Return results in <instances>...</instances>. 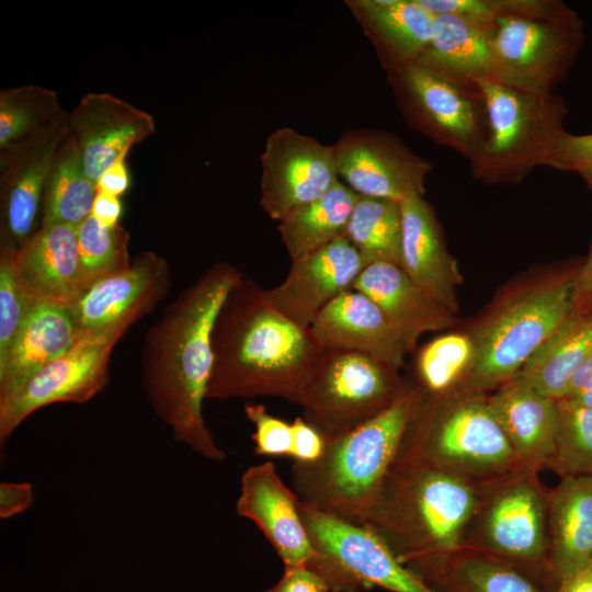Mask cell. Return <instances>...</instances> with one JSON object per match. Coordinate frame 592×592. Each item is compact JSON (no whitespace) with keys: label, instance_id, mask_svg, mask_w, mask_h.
I'll use <instances>...</instances> for the list:
<instances>
[{"label":"cell","instance_id":"cell-50","mask_svg":"<svg viewBox=\"0 0 592 592\" xmlns=\"http://www.w3.org/2000/svg\"><path fill=\"white\" fill-rule=\"evenodd\" d=\"M589 566H591V567H592V560L590 561Z\"/></svg>","mask_w":592,"mask_h":592},{"label":"cell","instance_id":"cell-41","mask_svg":"<svg viewBox=\"0 0 592 592\" xmlns=\"http://www.w3.org/2000/svg\"><path fill=\"white\" fill-rule=\"evenodd\" d=\"M548 167L578 174L592 172V134L560 137Z\"/></svg>","mask_w":592,"mask_h":592},{"label":"cell","instance_id":"cell-5","mask_svg":"<svg viewBox=\"0 0 592 592\" xmlns=\"http://www.w3.org/2000/svg\"><path fill=\"white\" fill-rule=\"evenodd\" d=\"M417 392L408 384L385 411L327 442L319 460L294 463L291 481L300 502L362 525L395 462Z\"/></svg>","mask_w":592,"mask_h":592},{"label":"cell","instance_id":"cell-17","mask_svg":"<svg viewBox=\"0 0 592 592\" xmlns=\"http://www.w3.org/2000/svg\"><path fill=\"white\" fill-rule=\"evenodd\" d=\"M365 264L351 242L340 237L292 261L284 281L266 289L273 306L298 326L309 328L317 315L353 285Z\"/></svg>","mask_w":592,"mask_h":592},{"label":"cell","instance_id":"cell-2","mask_svg":"<svg viewBox=\"0 0 592 592\" xmlns=\"http://www.w3.org/2000/svg\"><path fill=\"white\" fill-rule=\"evenodd\" d=\"M213 364L206 399L272 396L300 403L323 350L244 274L213 325Z\"/></svg>","mask_w":592,"mask_h":592},{"label":"cell","instance_id":"cell-39","mask_svg":"<svg viewBox=\"0 0 592 592\" xmlns=\"http://www.w3.org/2000/svg\"><path fill=\"white\" fill-rule=\"evenodd\" d=\"M16 247L2 244L0 252V357L5 354L35 306L23 291L16 274Z\"/></svg>","mask_w":592,"mask_h":592},{"label":"cell","instance_id":"cell-15","mask_svg":"<svg viewBox=\"0 0 592 592\" xmlns=\"http://www.w3.org/2000/svg\"><path fill=\"white\" fill-rule=\"evenodd\" d=\"M332 145L339 180L357 195L399 203L424 196L432 164L395 134L369 127L349 129Z\"/></svg>","mask_w":592,"mask_h":592},{"label":"cell","instance_id":"cell-44","mask_svg":"<svg viewBox=\"0 0 592 592\" xmlns=\"http://www.w3.org/2000/svg\"><path fill=\"white\" fill-rule=\"evenodd\" d=\"M33 503V487L30 482L0 483V517L10 519L31 508Z\"/></svg>","mask_w":592,"mask_h":592},{"label":"cell","instance_id":"cell-13","mask_svg":"<svg viewBox=\"0 0 592 592\" xmlns=\"http://www.w3.org/2000/svg\"><path fill=\"white\" fill-rule=\"evenodd\" d=\"M386 79L410 128L468 161L478 156L487 130L480 94H471L418 64L387 71Z\"/></svg>","mask_w":592,"mask_h":592},{"label":"cell","instance_id":"cell-10","mask_svg":"<svg viewBox=\"0 0 592 592\" xmlns=\"http://www.w3.org/2000/svg\"><path fill=\"white\" fill-rule=\"evenodd\" d=\"M407 386L398 369L367 355L323 350L301 396V417L329 442L385 411Z\"/></svg>","mask_w":592,"mask_h":592},{"label":"cell","instance_id":"cell-24","mask_svg":"<svg viewBox=\"0 0 592 592\" xmlns=\"http://www.w3.org/2000/svg\"><path fill=\"white\" fill-rule=\"evenodd\" d=\"M592 560V478L561 477L549 490L545 592Z\"/></svg>","mask_w":592,"mask_h":592},{"label":"cell","instance_id":"cell-18","mask_svg":"<svg viewBox=\"0 0 592 592\" xmlns=\"http://www.w3.org/2000/svg\"><path fill=\"white\" fill-rule=\"evenodd\" d=\"M87 175L95 184L113 163L155 133L153 117L105 92L84 94L68 116Z\"/></svg>","mask_w":592,"mask_h":592},{"label":"cell","instance_id":"cell-8","mask_svg":"<svg viewBox=\"0 0 592 592\" xmlns=\"http://www.w3.org/2000/svg\"><path fill=\"white\" fill-rule=\"evenodd\" d=\"M574 306L576 272L548 278L506 299L470 333L475 358L459 388L490 394L511 380Z\"/></svg>","mask_w":592,"mask_h":592},{"label":"cell","instance_id":"cell-25","mask_svg":"<svg viewBox=\"0 0 592 592\" xmlns=\"http://www.w3.org/2000/svg\"><path fill=\"white\" fill-rule=\"evenodd\" d=\"M489 402L524 467L548 468L558 435L557 401L511 379L489 394Z\"/></svg>","mask_w":592,"mask_h":592},{"label":"cell","instance_id":"cell-32","mask_svg":"<svg viewBox=\"0 0 592 592\" xmlns=\"http://www.w3.org/2000/svg\"><path fill=\"white\" fill-rule=\"evenodd\" d=\"M357 196L339 180L325 195L278 221L277 230L292 261L342 237Z\"/></svg>","mask_w":592,"mask_h":592},{"label":"cell","instance_id":"cell-33","mask_svg":"<svg viewBox=\"0 0 592 592\" xmlns=\"http://www.w3.org/2000/svg\"><path fill=\"white\" fill-rule=\"evenodd\" d=\"M95 194L96 184L87 175L80 150L68 130L46 182L41 226L78 227L91 215Z\"/></svg>","mask_w":592,"mask_h":592},{"label":"cell","instance_id":"cell-29","mask_svg":"<svg viewBox=\"0 0 592 592\" xmlns=\"http://www.w3.org/2000/svg\"><path fill=\"white\" fill-rule=\"evenodd\" d=\"M491 31L453 14L433 15L430 42L414 64L479 95L477 81L490 79Z\"/></svg>","mask_w":592,"mask_h":592},{"label":"cell","instance_id":"cell-35","mask_svg":"<svg viewBox=\"0 0 592 592\" xmlns=\"http://www.w3.org/2000/svg\"><path fill=\"white\" fill-rule=\"evenodd\" d=\"M475 358L470 334L447 333L426 343L417 354L414 385L426 395H443L460 387Z\"/></svg>","mask_w":592,"mask_h":592},{"label":"cell","instance_id":"cell-47","mask_svg":"<svg viewBox=\"0 0 592 592\" xmlns=\"http://www.w3.org/2000/svg\"><path fill=\"white\" fill-rule=\"evenodd\" d=\"M123 205L119 197L107 194L96 189L91 215L107 227H115L119 224Z\"/></svg>","mask_w":592,"mask_h":592},{"label":"cell","instance_id":"cell-42","mask_svg":"<svg viewBox=\"0 0 592 592\" xmlns=\"http://www.w3.org/2000/svg\"><path fill=\"white\" fill-rule=\"evenodd\" d=\"M326 444L323 436L303 417H296L293 420L289 457L294 459V463H316L322 457Z\"/></svg>","mask_w":592,"mask_h":592},{"label":"cell","instance_id":"cell-20","mask_svg":"<svg viewBox=\"0 0 592 592\" xmlns=\"http://www.w3.org/2000/svg\"><path fill=\"white\" fill-rule=\"evenodd\" d=\"M170 285L168 262L146 251L126 270L90 286L68 309L77 329L86 333L122 318H141L167 295Z\"/></svg>","mask_w":592,"mask_h":592},{"label":"cell","instance_id":"cell-7","mask_svg":"<svg viewBox=\"0 0 592 592\" xmlns=\"http://www.w3.org/2000/svg\"><path fill=\"white\" fill-rule=\"evenodd\" d=\"M486 114V138L469 161L471 177L486 184H516L549 164L566 132L565 100L521 91L491 79L477 81Z\"/></svg>","mask_w":592,"mask_h":592},{"label":"cell","instance_id":"cell-46","mask_svg":"<svg viewBox=\"0 0 592 592\" xmlns=\"http://www.w3.org/2000/svg\"><path fill=\"white\" fill-rule=\"evenodd\" d=\"M130 179L126 166V159L110 166L96 182V189L107 194L119 197L129 187Z\"/></svg>","mask_w":592,"mask_h":592},{"label":"cell","instance_id":"cell-4","mask_svg":"<svg viewBox=\"0 0 592 592\" xmlns=\"http://www.w3.org/2000/svg\"><path fill=\"white\" fill-rule=\"evenodd\" d=\"M417 390L395 460L430 465L479 486L526 469L492 411L488 392Z\"/></svg>","mask_w":592,"mask_h":592},{"label":"cell","instance_id":"cell-36","mask_svg":"<svg viewBox=\"0 0 592 592\" xmlns=\"http://www.w3.org/2000/svg\"><path fill=\"white\" fill-rule=\"evenodd\" d=\"M67 113L55 91L25 84L0 92V148L33 136Z\"/></svg>","mask_w":592,"mask_h":592},{"label":"cell","instance_id":"cell-38","mask_svg":"<svg viewBox=\"0 0 592 592\" xmlns=\"http://www.w3.org/2000/svg\"><path fill=\"white\" fill-rule=\"evenodd\" d=\"M557 401L558 435L548 469L561 477L592 478V408Z\"/></svg>","mask_w":592,"mask_h":592},{"label":"cell","instance_id":"cell-49","mask_svg":"<svg viewBox=\"0 0 592 592\" xmlns=\"http://www.w3.org/2000/svg\"><path fill=\"white\" fill-rule=\"evenodd\" d=\"M551 592H592V567L582 570L563 580Z\"/></svg>","mask_w":592,"mask_h":592},{"label":"cell","instance_id":"cell-31","mask_svg":"<svg viewBox=\"0 0 592 592\" xmlns=\"http://www.w3.org/2000/svg\"><path fill=\"white\" fill-rule=\"evenodd\" d=\"M592 351V314L573 310L512 378L553 400L565 397L568 384Z\"/></svg>","mask_w":592,"mask_h":592},{"label":"cell","instance_id":"cell-22","mask_svg":"<svg viewBox=\"0 0 592 592\" xmlns=\"http://www.w3.org/2000/svg\"><path fill=\"white\" fill-rule=\"evenodd\" d=\"M400 267L433 300L455 315L463 277L448 253L432 206L421 195L400 203Z\"/></svg>","mask_w":592,"mask_h":592},{"label":"cell","instance_id":"cell-19","mask_svg":"<svg viewBox=\"0 0 592 592\" xmlns=\"http://www.w3.org/2000/svg\"><path fill=\"white\" fill-rule=\"evenodd\" d=\"M299 508L298 496L272 462L250 466L242 474L236 512L257 525L284 567L307 566L316 555Z\"/></svg>","mask_w":592,"mask_h":592},{"label":"cell","instance_id":"cell-34","mask_svg":"<svg viewBox=\"0 0 592 592\" xmlns=\"http://www.w3.org/2000/svg\"><path fill=\"white\" fill-rule=\"evenodd\" d=\"M343 236L360 253L365 266L377 262L400 266V203L358 195Z\"/></svg>","mask_w":592,"mask_h":592},{"label":"cell","instance_id":"cell-11","mask_svg":"<svg viewBox=\"0 0 592 592\" xmlns=\"http://www.w3.org/2000/svg\"><path fill=\"white\" fill-rule=\"evenodd\" d=\"M300 514L316 553L307 565L330 592H363L378 587L391 592H437L401 563L371 528L310 508Z\"/></svg>","mask_w":592,"mask_h":592},{"label":"cell","instance_id":"cell-45","mask_svg":"<svg viewBox=\"0 0 592 592\" xmlns=\"http://www.w3.org/2000/svg\"><path fill=\"white\" fill-rule=\"evenodd\" d=\"M579 175L592 191V172H584ZM574 310L592 314V247L583 264L576 271Z\"/></svg>","mask_w":592,"mask_h":592},{"label":"cell","instance_id":"cell-40","mask_svg":"<svg viewBox=\"0 0 592 592\" xmlns=\"http://www.w3.org/2000/svg\"><path fill=\"white\" fill-rule=\"evenodd\" d=\"M244 413L255 428L252 440L258 456L289 457L292 423L272 415L260 403H246Z\"/></svg>","mask_w":592,"mask_h":592},{"label":"cell","instance_id":"cell-48","mask_svg":"<svg viewBox=\"0 0 592 592\" xmlns=\"http://www.w3.org/2000/svg\"><path fill=\"white\" fill-rule=\"evenodd\" d=\"M589 392H592V351L573 373L562 399H572Z\"/></svg>","mask_w":592,"mask_h":592},{"label":"cell","instance_id":"cell-6","mask_svg":"<svg viewBox=\"0 0 592 592\" xmlns=\"http://www.w3.org/2000/svg\"><path fill=\"white\" fill-rule=\"evenodd\" d=\"M583 43L578 13L559 0H509L490 34V79L553 93L570 73Z\"/></svg>","mask_w":592,"mask_h":592},{"label":"cell","instance_id":"cell-14","mask_svg":"<svg viewBox=\"0 0 592 592\" xmlns=\"http://www.w3.org/2000/svg\"><path fill=\"white\" fill-rule=\"evenodd\" d=\"M260 159V205L276 221L321 197L339 181L333 145L291 127L266 137Z\"/></svg>","mask_w":592,"mask_h":592},{"label":"cell","instance_id":"cell-1","mask_svg":"<svg viewBox=\"0 0 592 592\" xmlns=\"http://www.w3.org/2000/svg\"><path fill=\"white\" fill-rule=\"evenodd\" d=\"M243 275L226 261L209 266L148 329L141 349V385L172 437L198 455L223 462L203 417L212 372L210 335L220 306Z\"/></svg>","mask_w":592,"mask_h":592},{"label":"cell","instance_id":"cell-16","mask_svg":"<svg viewBox=\"0 0 592 592\" xmlns=\"http://www.w3.org/2000/svg\"><path fill=\"white\" fill-rule=\"evenodd\" d=\"M67 113L44 130L0 148L2 244L19 247L36 229L46 182L69 130Z\"/></svg>","mask_w":592,"mask_h":592},{"label":"cell","instance_id":"cell-3","mask_svg":"<svg viewBox=\"0 0 592 592\" xmlns=\"http://www.w3.org/2000/svg\"><path fill=\"white\" fill-rule=\"evenodd\" d=\"M480 486L443 469L395 460L363 524L418 574L463 547Z\"/></svg>","mask_w":592,"mask_h":592},{"label":"cell","instance_id":"cell-26","mask_svg":"<svg viewBox=\"0 0 592 592\" xmlns=\"http://www.w3.org/2000/svg\"><path fill=\"white\" fill-rule=\"evenodd\" d=\"M353 289L368 296L411 351L418 339L447 328L453 314L429 297L397 264L366 265Z\"/></svg>","mask_w":592,"mask_h":592},{"label":"cell","instance_id":"cell-30","mask_svg":"<svg viewBox=\"0 0 592 592\" xmlns=\"http://www.w3.org/2000/svg\"><path fill=\"white\" fill-rule=\"evenodd\" d=\"M417 576L437 592H545L516 567L466 547L433 561Z\"/></svg>","mask_w":592,"mask_h":592},{"label":"cell","instance_id":"cell-28","mask_svg":"<svg viewBox=\"0 0 592 592\" xmlns=\"http://www.w3.org/2000/svg\"><path fill=\"white\" fill-rule=\"evenodd\" d=\"M68 306L37 303L3 356L0 396L8 394L47 363L69 350L82 335Z\"/></svg>","mask_w":592,"mask_h":592},{"label":"cell","instance_id":"cell-27","mask_svg":"<svg viewBox=\"0 0 592 592\" xmlns=\"http://www.w3.org/2000/svg\"><path fill=\"white\" fill-rule=\"evenodd\" d=\"M345 5L386 72L414 64L430 42L433 15L419 0H348Z\"/></svg>","mask_w":592,"mask_h":592},{"label":"cell","instance_id":"cell-21","mask_svg":"<svg viewBox=\"0 0 592 592\" xmlns=\"http://www.w3.org/2000/svg\"><path fill=\"white\" fill-rule=\"evenodd\" d=\"M325 351L367 355L396 369L403 365L408 346L379 307L365 294L350 289L329 303L309 327Z\"/></svg>","mask_w":592,"mask_h":592},{"label":"cell","instance_id":"cell-37","mask_svg":"<svg viewBox=\"0 0 592 592\" xmlns=\"http://www.w3.org/2000/svg\"><path fill=\"white\" fill-rule=\"evenodd\" d=\"M77 240L82 293L132 264L129 236L119 224L107 227L90 215L77 227Z\"/></svg>","mask_w":592,"mask_h":592},{"label":"cell","instance_id":"cell-43","mask_svg":"<svg viewBox=\"0 0 592 592\" xmlns=\"http://www.w3.org/2000/svg\"><path fill=\"white\" fill-rule=\"evenodd\" d=\"M264 592H330L326 581L308 566L284 567L280 580Z\"/></svg>","mask_w":592,"mask_h":592},{"label":"cell","instance_id":"cell-23","mask_svg":"<svg viewBox=\"0 0 592 592\" xmlns=\"http://www.w3.org/2000/svg\"><path fill=\"white\" fill-rule=\"evenodd\" d=\"M15 266L32 300L70 305L82 293L77 227L39 226L16 247Z\"/></svg>","mask_w":592,"mask_h":592},{"label":"cell","instance_id":"cell-9","mask_svg":"<svg viewBox=\"0 0 592 592\" xmlns=\"http://www.w3.org/2000/svg\"><path fill=\"white\" fill-rule=\"evenodd\" d=\"M549 490L528 469L480 485L463 547L516 567L544 589Z\"/></svg>","mask_w":592,"mask_h":592},{"label":"cell","instance_id":"cell-12","mask_svg":"<svg viewBox=\"0 0 592 592\" xmlns=\"http://www.w3.org/2000/svg\"><path fill=\"white\" fill-rule=\"evenodd\" d=\"M138 317H126L83 333L57 358L0 396V443L34 411L56 402L83 403L109 382L111 353Z\"/></svg>","mask_w":592,"mask_h":592}]
</instances>
